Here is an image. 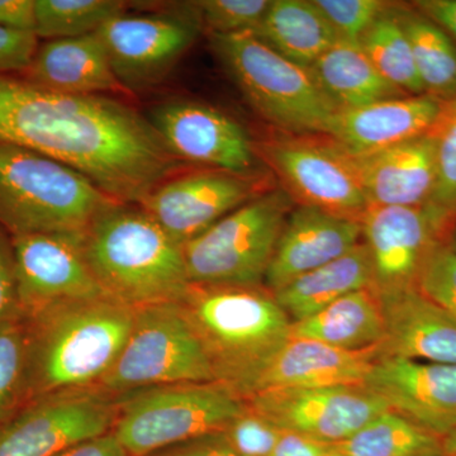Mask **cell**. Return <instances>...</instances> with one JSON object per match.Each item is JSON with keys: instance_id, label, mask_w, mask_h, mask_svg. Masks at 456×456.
Returning <instances> with one entry per match:
<instances>
[{"instance_id": "6da1fadb", "label": "cell", "mask_w": 456, "mask_h": 456, "mask_svg": "<svg viewBox=\"0 0 456 456\" xmlns=\"http://www.w3.org/2000/svg\"><path fill=\"white\" fill-rule=\"evenodd\" d=\"M0 143L49 156L136 206L175 167L150 119L128 104L55 92L20 74H0Z\"/></svg>"}, {"instance_id": "7a4b0ae2", "label": "cell", "mask_w": 456, "mask_h": 456, "mask_svg": "<svg viewBox=\"0 0 456 456\" xmlns=\"http://www.w3.org/2000/svg\"><path fill=\"white\" fill-rule=\"evenodd\" d=\"M23 316L29 403L98 387L127 341L134 308L99 296L53 303Z\"/></svg>"}, {"instance_id": "3957f363", "label": "cell", "mask_w": 456, "mask_h": 456, "mask_svg": "<svg viewBox=\"0 0 456 456\" xmlns=\"http://www.w3.org/2000/svg\"><path fill=\"white\" fill-rule=\"evenodd\" d=\"M179 303L216 382L241 398L290 338L292 321L263 287L191 284Z\"/></svg>"}, {"instance_id": "277c9868", "label": "cell", "mask_w": 456, "mask_h": 456, "mask_svg": "<svg viewBox=\"0 0 456 456\" xmlns=\"http://www.w3.org/2000/svg\"><path fill=\"white\" fill-rule=\"evenodd\" d=\"M83 246L103 292L128 307L180 302L191 285L183 246L136 204L102 212Z\"/></svg>"}, {"instance_id": "5b68a950", "label": "cell", "mask_w": 456, "mask_h": 456, "mask_svg": "<svg viewBox=\"0 0 456 456\" xmlns=\"http://www.w3.org/2000/svg\"><path fill=\"white\" fill-rule=\"evenodd\" d=\"M114 203L68 165L0 143V227L9 235L84 232Z\"/></svg>"}, {"instance_id": "8992f818", "label": "cell", "mask_w": 456, "mask_h": 456, "mask_svg": "<svg viewBox=\"0 0 456 456\" xmlns=\"http://www.w3.org/2000/svg\"><path fill=\"white\" fill-rule=\"evenodd\" d=\"M245 408L244 398L216 380L147 387L116 395L110 432L128 456H147L220 434Z\"/></svg>"}, {"instance_id": "52a82bcc", "label": "cell", "mask_w": 456, "mask_h": 456, "mask_svg": "<svg viewBox=\"0 0 456 456\" xmlns=\"http://www.w3.org/2000/svg\"><path fill=\"white\" fill-rule=\"evenodd\" d=\"M212 46L263 118L289 134H326L340 108L310 69L285 59L251 33L212 36Z\"/></svg>"}, {"instance_id": "ba28073f", "label": "cell", "mask_w": 456, "mask_h": 456, "mask_svg": "<svg viewBox=\"0 0 456 456\" xmlns=\"http://www.w3.org/2000/svg\"><path fill=\"white\" fill-rule=\"evenodd\" d=\"M290 207L281 191L254 197L187 242L183 253L191 283L261 287Z\"/></svg>"}, {"instance_id": "9c48e42d", "label": "cell", "mask_w": 456, "mask_h": 456, "mask_svg": "<svg viewBox=\"0 0 456 456\" xmlns=\"http://www.w3.org/2000/svg\"><path fill=\"white\" fill-rule=\"evenodd\" d=\"M213 380L180 303L171 302L134 308L127 341L98 388L119 395L147 387Z\"/></svg>"}, {"instance_id": "30bf717a", "label": "cell", "mask_w": 456, "mask_h": 456, "mask_svg": "<svg viewBox=\"0 0 456 456\" xmlns=\"http://www.w3.org/2000/svg\"><path fill=\"white\" fill-rule=\"evenodd\" d=\"M114 416L116 395L98 387L33 399L0 425V456H56L112 430Z\"/></svg>"}, {"instance_id": "8fae6325", "label": "cell", "mask_w": 456, "mask_h": 456, "mask_svg": "<svg viewBox=\"0 0 456 456\" xmlns=\"http://www.w3.org/2000/svg\"><path fill=\"white\" fill-rule=\"evenodd\" d=\"M245 402L281 430L330 444L349 439L375 417L391 410L364 384L266 389L248 395Z\"/></svg>"}, {"instance_id": "7c38bea8", "label": "cell", "mask_w": 456, "mask_h": 456, "mask_svg": "<svg viewBox=\"0 0 456 456\" xmlns=\"http://www.w3.org/2000/svg\"><path fill=\"white\" fill-rule=\"evenodd\" d=\"M279 136L263 152L285 187L303 204L362 222L369 204L349 155L336 143Z\"/></svg>"}, {"instance_id": "4fadbf2b", "label": "cell", "mask_w": 456, "mask_h": 456, "mask_svg": "<svg viewBox=\"0 0 456 456\" xmlns=\"http://www.w3.org/2000/svg\"><path fill=\"white\" fill-rule=\"evenodd\" d=\"M110 65L128 92L160 82L193 45L198 23L175 14L119 13L97 31Z\"/></svg>"}, {"instance_id": "5bb4252c", "label": "cell", "mask_w": 456, "mask_h": 456, "mask_svg": "<svg viewBox=\"0 0 456 456\" xmlns=\"http://www.w3.org/2000/svg\"><path fill=\"white\" fill-rule=\"evenodd\" d=\"M22 314L53 303L107 296L84 253L83 232L12 236Z\"/></svg>"}, {"instance_id": "9a60e30c", "label": "cell", "mask_w": 456, "mask_h": 456, "mask_svg": "<svg viewBox=\"0 0 456 456\" xmlns=\"http://www.w3.org/2000/svg\"><path fill=\"white\" fill-rule=\"evenodd\" d=\"M362 227L379 294L416 288L432 248L449 240L425 207H369Z\"/></svg>"}, {"instance_id": "2e32d148", "label": "cell", "mask_w": 456, "mask_h": 456, "mask_svg": "<svg viewBox=\"0 0 456 456\" xmlns=\"http://www.w3.org/2000/svg\"><path fill=\"white\" fill-rule=\"evenodd\" d=\"M150 122L174 158L245 175L253 169L255 150L235 119L194 102H167L152 110Z\"/></svg>"}, {"instance_id": "e0dca14e", "label": "cell", "mask_w": 456, "mask_h": 456, "mask_svg": "<svg viewBox=\"0 0 456 456\" xmlns=\"http://www.w3.org/2000/svg\"><path fill=\"white\" fill-rule=\"evenodd\" d=\"M254 194L251 180L215 169L165 180L139 206L184 246L253 200Z\"/></svg>"}, {"instance_id": "ac0fdd59", "label": "cell", "mask_w": 456, "mask_h": 456, "mask_svg": "<svg viewBox=\"0 0 456 456\" xmlns=\"http://www.w3.org/2000/svg\"><path fill=\"white\" fill-rule=\"evenodd\" d=\"M362 384L435 436L456 431V364L380 356Z\"/></svg>"}, {"instance_id": "d6986e66", "label": "cell", "mask_w": 456, "mask_h": 456, "mask_svg": "<svg viewBox=\"0 0 456 456\" xmlns=\"http://www.w3.org/2000/svg\"><path fill=\"white\" fill-rule=\"evenodd\" d=\"M362 236V222L301 204L285 221L264 281L266 289L277 292L294 279L344 256Z\"/></svg>"}, {"instance_id": "ffe728a7", "label": "cell", "mask_w": 456, "mask_h": 456, "mask_svg": "<svg viewBox=\"0 0 456 456\" xmlns=\"http://www.w3.org/2000/svg\"><path fill=\"white\" fill-rule=\"evenodd\" d=\"M444 107L445 102L421 94L340 110L326 134L349 155L371 154L428 134Z\"/></svg>"}, {"instance_id": "44dd1931", "label": "cell", "mask_w": 456, "mask_h": 456, "mask_svg": "<svg viewBox=\"0 0 456 456\" xmlns=\"http://www.w3.org/2000/svg\"><path fill=\"white\" fill-rule=\"evenodd\" d=\"M349 158L369 207H424L430 200L435 185L432 132L380 151Z\"/></svg>"}, {"instance_id": "7402d4cb", "label": "cell", "mask_w": 456, "mask_h": 456, "mask_svg": "<svg viewBox=\"0 0 456 456\" xmlns=\"http://www.w3.org/2000/svg\"><path fill=\"white\" fill-rule=\"evenodd\" d=\"M379 297L386 321L380 356L456 364V322L445 311L417 288Z\"/></svg>"}, {"instance_id": "603a6c76", "label": "cell", "mask_w": 456, "mask_h": 456, "mask_svg": "<svg viewBox=\"0 0 456 456\" xmlns=\"http://www.w3.org/2000/svg\"><path fill=\"white\" fill-rule=\"evenodd\" d=\"M379 356L380 345L353 351L290 338L255 380L246 397L266 389L362 384Z\"/></svg>"}, {"instance_id": "cb8c5ba5", "label": "cell", "mask_w": 456, "mask_h": 456, "mask_svg": "<svg viewBox=\"0 0 456 456\" xmlns=\"http://www.w3.org/2000/svg\"><path fill=\"white\" fill-rule=\"evenodd\" d=\"M25 79L44 88L79 95L130 93L114 74L106 46L97 32L38 45Z\"/></svg>"}, {"instance_id": "d4e9b609", "label": "cell", "mask_w": 456, "mask_h": 456, "mask_svg": "<svg viewBox=\"0 0 456 456\" xmlns=\"http://www.w3.org/2000/svg\"><path fill=\"white\" fill-rule=\"evenodd\" d=\"M290 338H308L344 350H365L386 338L382 302L373 287L338 299L325 310L293 322Z\"/></svg>"}, {"instance_id": "484cf974", "label": "cell", "mask_w": 456, "mask_h": 456, "mask_svg": "<svg viewBox=\"0 0 456 456\" xmlns=\"http://www.w3.org/2000/svg\"><path fill=\"white\" fill-rule=\"evenodd\" d=\"M368 287H373V265L367 245L359 242L344 256L294 279L273 294L293 323Z\"/></svg>"}, {"instance_id": "4316f807", "label": "cell", "mask_w": 456, "mask_h": 456, "mask_svg": "<svg viewBox=\"0 0 456 456\" xmlns=\"http://www.w3.org/2000/svg\"><path fill=\"white\" fill-rule=\"evenodd\" d=\"M285 59L310 69L338 41L335 29L314 2L274 0L251 33Z\"/></svg>"}, {"instance_id": "83f0119b", "label": "cell", "mask_w": 456, "mask_h": 456, "mask_svg": "<svg viewBox=\"0 0 456 456\" xmlns=\"http://www.w3.org/2000/svg\"><path fill=\"white\" fill-rule=\"evenodd\" d=\"M310 70L318 86L340 110L407 95L384 79L359 42L338 40Z\"/></svg>"}, {"instance_id": "f1b7e54d", "label": "cell", "mask_w": 456, "mask_h": 456, "mask_svg": "<svg viewBox=\"0 0 456 456\" xmlns=\"http://www.w3.org/2000/svg\"><path fill=\"white\" fill-rule=\"evenodd\" d=\"M412 49L425 94L450 102L456 98V44L419 12L395 8Z\"/></svg>"}, {"instance_id": "f546056e", "label": "cell", "mask_w": 456, "mask_h": 456, "mask_svg": "<svg viewBox=\"0 0 456 456\" xmlns=\"http://www.w3.org/2000/svg\"><path fill=\"white\" fill-rule=\"evenodd\" d=\"M335 452L342 456H430L445 450L443 439L388 410L335 444Z\"/></svg>"}, {"instance_id": "4dcf8cb0", "label": "cell", "mask_w": 456, "mask_h": 456, "mask_svg": "<svg viewBox=\"0 0 456 456\" xmlns=\"http://www.w3.org/2000/svg\"><path fill=\"white\" fill-rule=\"evenodd\" d=\"M380 75L407 95L425 94L412 49L395 7H389L369 27L359 41Z\"/></svg>"}, {"instance_id": "1f68e13d", "label": "cell", "mask_w": 456, "mask_h": 456, "mask_svg": "<svg viewBox=\"0 0 456 456\" xmlns=\"http://www.w3.org/2000/svg\"><path fill=\"white\" fill-rule=\"evenodd\" d=\"M123 8L118 0H35V35L47 41L89 35Z\"/></svg>"}, {"instance_id": "d6a6232c", "label": "cell", "mask_w": 456, "mask_h": 456, "mask_svg": "<svg viewBox=\"0 0 456 456\" xmlns=\"http://www.w3.org/2000/svg\"><path fill=\"white\" fill-rule=\"evenodd\" d=\"M431 132L435 139V185L424 207L450 236L456 226V98L446 102Z\"/></svg>"}, {"instance_id": "836d02e7", "label": "cell", "mask_w": 456, "mask_h": 456, "mask_svg": "<svg viewBox=\"0 0 456 456\" xmlns=\"http://www.w3.org/2000/svg\"><path fill=\"white\" fill-rule=\"evenodd\" d=\"M27 401V338L22 312L0 325V425Z\"/></svg>"}, {"instance_id": "e575fe53", "label": "cell", "mask_w": 456, "mask_h": 456, "mask_svg": "<svg viewBox=\"0 0 456 456\" xmlns=\"http://www.w3.org/2000/svg\"><path fill=\"white\" fill-rule=\"evenodd\" d=\"M212 36L254 33L268 11V0H203L193 3Z\"/></svg>"}, {"instance_id": "d590c367", "label": "cell", "mask_w": 456, "mask_h": 456, "mask_svg": "<svg viewBox=\"0 0 456 456\" xmlns=\"http://www.w3.org/2000/svg\"><path fill=\"white\" fill-rule=\"evenodd\" d=\"M416 288L456 322V250L449 241H441L432 248Z\"/></svg>"}, {"instance_id": "8d00e7d4", "label": "cell", "mask_w": 456, "mask_h": 456, "mask_svg": "<svg viewBox=\"0 0 456 456\" xmlns=\"http://www.w3.org/2000/svg\"><path fill=\"white\" fill-rule=\"evenodd\" d=\"M338 40L359 42L365 31L391 5L380 0H314Z\"/></svg>"}, {"instance_id": "74e56055", "label": "cell", "mask_w": 456, "mask_h": 456, "mask_svg": "<svg viewBox=\"0 0 456 456\" xmlns=\"http://www.w3.org/2000/svg\"><path fill=\"white\" fill-rule=\"evenodd\" d=\"M281 432L246 403L245 410L228 424L222 435L240 456H270Z\"/></svg>"}, {"instance_id": "f35d334b", "label": "cell", "mask_w": 456, "mask_h": 456, "mask_svg": "<svg viewBox=\"0 0 456 456\" xmlns=\"http://www.w3.org/2000/svg\"><path fill=\"white\" fill-rule=\"evenodd\" d=\"M35 32L0 27V74H22L38 47Z\"/></svg>"}, {"instance_id": "ab89813d", "label": "cell", "mask_w": 456, "mask_h": 456, "mask_svg": "<svg viewBox=\"0 0 456 456\" xmlns=\"http://www.w3.org/2000/svg\"><path fill=\"white\" fill-rule=\"evenodd\" d=\"M20 314L12 236L0 227V325Z\"/></svg>"}, {"instance_id": "60d3db41", "label": "cell", "mask_w": 456, "mask_h": 456, "mask_svg": "<svg viewBox=\"0 0 456 456\" xmlns=\"http://www.w3.org/2000/svg\"><path fill=\"white\" fill-rule=\"evenodd\" d=\"M147 456H240L228 445L222 432L185 441Z\"/></svg>"}, {"instance_id": "b9f144b4", "label": "cell", "mask_w": 456, "mask_h": 456, "mask_svg": "<svg viewBox=\"0 0 456 456\" xmlns=\"http://www.w3.org/2000/svg\"><path fill=\"white\" fill-rule=\"evenodd\" d=\"M335 452V444L283 430L270 456H331Z\"/></svg>"}, {"instance_id": "7bdbcfd3", "label": "cell", "mask_w": 456, "mask_h": 456, "mask_svg": "<svg viewBox=\"0 0 456 456\" xmlns=\"http://www.w3.org/2000/svg\"><path fill=\"white\" fill-rule=\"evenodd\" d=\"M0 27L35 32V0H0Z\"/></svg>"}, {"instance_id": "ee69618b", "label": "cell", "mask_w": 456, "mask_h": 456, "mask_svg": "<svg viewBox=\"0 0 456 456\" xmlns=\"http://www.w3.org/2000/svg\"><path fill=\"white\" fill-rule=\"evenodd\" d=\"M415 7L456 41V0H419Z\"/></svg>"}, {"instance_id": "f6af8a7d", "label": "cell", "mask_w": 456, "mask_h": 456, "mask_svg": "<svg viewBox=\"0 0 456 456\" xmlns=\"http://www.w3.org/2000/svg\"><path fill=\"white\" fill-rule=\"evenodd\" d=\"M56 456H128L112 432L82 441Z\"/></svg>"}, {"instance_id": "bcb514c9", "label": "cell", "mask_w": 456, "mask_h": 456, "mask_svg": "<svg viewBox=\"0 0 456 456\" xmlns=\"http://www.w3.org/2000/svg\"><path fill=\"white\" fill-rule=\"evenodd\" d=\"M444 450L449 455L456 456V431L443 439Z\"/></svg>"}, {"instance_id": "7dc6e473", "label": "cell", "mask_w": 456, "mask_h": 456, "mask_svg": "<svg viewBox=\"0 0 456 456\" xmlns=\"http://www.w3.org/2000/svg\"><path fill=\"white\" fill-rule=\"evenodd\" d=\"M448 241L449 244L454 248V250H456V226L454 227V230L452 231V233H450Z\"/></svg>"}, {"instance_id": "c3c4849f", "label": "cell", "mask_w": 456, "mask_h": 456, "mask_svg": "<svg viewBox=\"0 0 456 456\" xmlns=\"http://www.w3.org/2000/svg\"><path fill=\"white\" fill-rule=\"evenodd\" d=\"M430 456H452V455H449L448 452H439V454H435V455H430Z\"/></svg>"}, {"instance_id": "681fc988", "label": "cell", "mask_w": 456, "mask_h": 456, "mask_svg": "<svg viewBox=\"0 0 456 456\" xmlns=\"http://www.w3.org/2000/svg\"><path fill=\"white\" fill-rule=\"evenodd\" d=\"M331 456H342V455L338 454V452H335V454H332Z\"/></svg>"}]
</instances>
